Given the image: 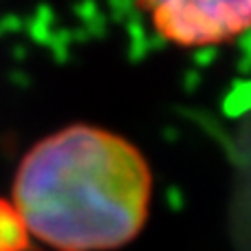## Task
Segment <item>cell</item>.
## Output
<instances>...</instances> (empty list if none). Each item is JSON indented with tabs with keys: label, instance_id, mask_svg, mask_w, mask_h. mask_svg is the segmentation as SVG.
<instances>
[{
	"label": "cell",
	"instance_id": "obj_3",
	"mask_svg": "<svg viewBox=\"0 0 251 251\" xmlns=\"http://www.w3.org/2000/svg\"><path fill=\"white\" fill-rule=\"evenodd\" d=\"M26 238L29 234L13 205L0 201V251H22L26 247Z\"/></svg>",
	"mask_w": 251,
	"mask_h": 251
},
{
	"label": "cell",
	"instance_id": "obj_1",
	"mask_svg": "<svg viewBox=\"0 0 251 251\" xmlns=\"http://www.w3.org/2000/svg\"><path fill=\"white\" fill-rule=\"evenodd\" d=\"M152 172L122 134L73 124L40 139L16 170L11 205L55 251H113L146 227Z\"/></svg>",
	"mask_w": 251,
	"mask_h": 251
},
{
	"label": "cell",
	"instance_id": "obj_2",
	"mask_svg": "<svg viewBox=\"0 0 251 251\" xmlns=\"http://www.w3.org/2000/svg\"><path fill=\"white\" fill-rule=\"evenodd\" d=\"M163 42L178 49L225 47L251 31V0H132Z\"/></svg>",
	"mask_w": 251,
	"mask_h": 251
}]
</instances>
